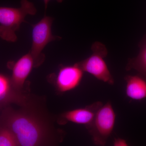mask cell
<instances>
[{
    "mask_svg": "<svg viewBox=\"0 0 146 146\" xmlns=\"http://www.w3.org/2000/svg\"><path fill=\"white\" fill-rule=\"evenodd\" d=\"M93 53L85 60L78 63L83 72L89 73L96 78L110 84L115 83L114 78L104 60L108 50L102 43L96 42L91 48Z\"/></svg>",
    "mask_w": 146,
    "mask_h": 146,
    "instance_id": "277c9868",
    "label": "cell"
},
{
    "mask_svg": "<svg viewBox=\"0 0 146 146\" xmlns=\"http://www.w3.org/2000/svg\"><path fill=\"white\" fill-rule=\"evenodd\" d=\"M18 93L12 86L10 78L0 74V105L6 106L20 102L21 99Z\"/></svg>",
    "mask_w": 146,
    "mask_h": 146,
    "instance_id": "30bf717a",
    "label": "cell"
},
{
    "mask_svg": "<svg viewBox=\"0 0 146 146\" xmlns=\"http://www.w3.org/2000/svg\"><path fill=\"white\" fill-rule=\"evenodd\" d=\"M139 54L136 57L129 59L126 67L127 71L134 70L146 79V34L139 42Z\"/></svg>",
    "mask_w": 146,
    "mask_h": 146,
    "instance_id": "8fae6325",
    "label": "cell"
},
{
    "mask_svg": "<svg viewBox=\"0 0 146 146\" xmlns=\"http://www.w3.org/2000/svg\"><path fill=\"white\" fill-rule=\"evenodd\" d=\"M53 21L52 18L45 16L39 23L32 25V44L30 52L34 59V67L39 66L44 60L42 51L46 46L52 41L61 39L52 34Z\"/></svg>",
    "mask_w": 146,
    "mask_h": 146,
    "instance_id": "5b68a950",
    "label": "cell"
},
{
    "mask_svg": "<svg viewBox=\"0 0 146 146\" xmlns=\"http://www.w3.org/2000/svg\"><path fill=\"white\" fill-rule=\"evenodd\" d=\"M0 125L8 128L15 134L20 146L42 145L48 134L46 126L35 115L9 107L3 110Z\"/></svg>",
    "mask_w": 146,
    "mask_h": 146,
    "instance_id": "6da1fadb",
    "label": "cell"
},
{
    "mask_svg": "<svg viewBox=\"0 0 146 146\" xmlns=\"http://www.w3.org/2000/svg\"><path fill=\"white\" fill-rule=\"evenodd\" d=\"M20 8L0 7V37L8 42L17 40L16 32L21 24L26 23L27 15H34L36 9L33 3L28 0H21Z\"/></svg>",
    "mask_w": 146,
    "mask_h": 146,
    "instance_id": "7a4b0ae2",
    "label": "cell"
},
{
    "mask_svg": "<svg viewBox=\"0 0 146 146\" xmlns=\"http://www.w3.org/2000/svg\"><path fill=\"white\" fill-rule=\"evenodd\" d=\"M116 117L110 102L103 104L98 110L92 123L86 127L95 145L106 144L114 129Z\"/></svg>",
    "mask_w": 146,
    "mask_h": 146,
    "instance_id": "3957f363",
    "label": "cell"
},
{
    "mask_svg": "<svg viewBox=\"0 0 146 146\" xmlns=\"http://www.w3.org/2000/svg\"><path fill=\"white\" fill-rule=\"evenodd\" d=\"M113 145L115 146H128L127 142L125 139L122 138H115Z\"/></svg>",
    "mask_w": 146,
    "mask_h": 146,
    "instance_id": "4fadbf2b",
    "label": "cell"
},
{
    "mask_svg": "<svg viewBox=\"0 0 146 146\" xmlns=\"http://www.w3.org/2000/svg\"><path fill=\"white\" fill-rule=\"evenodd\" d=\"M84 72L78 63L73 65L62 66L56 80V88L60 93H65L76 89L79 85Z\"/></svg>",
    "mask_w": 146,
    "mask_h": 146,
    "instance_id": "8992f818",
    "label": "cell"
},
{
    "mask_svg": "<svg viewBox=\"0 0 146 146\" xmlns=\"http://www.w3.org/2000/svg\"><path fill=\"white\" fill-rule=\"evenodd\" d=\"M8 66L12 71L10 78L11 84L13 88L19 92L34 67V59L29 52L15 63H9Z\"/></svg>",
    "mask_w": 146,
    "mask_h": 146,
    "instance_id": "52a82bcc",
    "label": "cell"
},
{
    "mask_svg": "<svg viewBox=\"0 0 146 146\" xmlns=\"http://www.w3.org/2000/svg\"><path fill=\"white\" fill-rule=\"evenodd\" d=\"M2 107H3L2 106H1L0 105V110H1V108Z\"/></svg>",
    "mask_w": 146,
    "mask_h": 146,
    "instance_id": "9a60e30c",
    "label": "cell"
},
{
    "mask_svg": "<svg viewBox=\"0 0 146 146\" xmlns=\"http://www.w3.org/2000/svg\"><path fill=\"white\" fill-rule=\"evenodd\" d=\"M103 104L101 102H95L86 107L64 112L60 116V121L63 124L70 122L83 125L86 127L92 123L97 111Z\"/></svg>",
    "mask_w": 146,
    "mask_h": 146,
    "instance_id": "ba28073f",
    "label": "cell"
},
{
    "mask_svg": "<svg viewBox=\"0 0 146 146\" xmlns=\"http://www.w3.org/2000/svg\"><path fill=\"white\" fill-rule=\"evenodd\" d=\"M124 79L126 84L125 93L127 97L136 100L146 98V79L139 74L127 75Z\"/></svg>",
    "mask_w": 146,
    "mask_h": 146,
    "instance_id": "9c48e42d",
    "label": "cell"
},
{
    "mask_svg": "<svg viewBox=\"0 0 146 146\" xmlns=\"http://www.w3.org/2000/svg\"><path fill=\"white\" fill-rule=\"evenodd\" d=\"M20 146L17 137L8 128L0 125V146Z\"/></svg>",
    "mask_w": 146,
    "mask_h": 146,
    "instance_id": "7c38bea8",
    "label": "cell"
},
{
    "mask_svg": "<svg viewBox=\"0 0 146 146\" xmlns=\"http://www.w3.org/2000/svg\"><path fill=\"white\" fill-rule=\"evenodd\" d=\"M50 0H44V3L45 10H46L47 7H48V4ZM57 2L61 3L63 1V0H56Z\"/></svg>",
    "mask_w": 146,
    "mask_h": 146,
    "instance_id": "5bb4252c",
    "label": "cell"
}]
</instances>
